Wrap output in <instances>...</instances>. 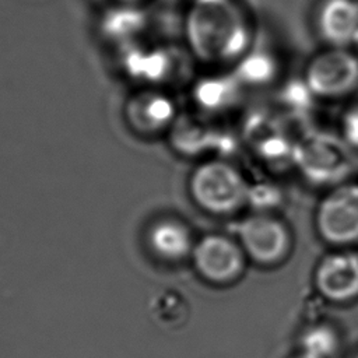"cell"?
<instances>
[{"instance_id":"obj_1","label":"cell","mask_w":358,"mask_h":358,"mask_svg":"<svg viewBox=\"0 0 358 358\" xmlns=\"http://www.w3.org/2000/svg\"><path fill=\"white\" fill-rule=\"evenodd\" d=\"M185 36L193 57L208 66L236 64L253 46L249 20L232 0H194Z\"/></svg>"},{"instance_id":"obj_2","label":"cell","mask_w":358,"mask_h":358,"mask_svg":"<svg viewBox=\"0 0 358 358\" xmlns=\"http://www.w3.org/2000/svg\"><path fill=\"white\" fill-rule=\"evenodd\" d=\"M187 187L193 203L213 215H232L249 204V180L239 168L222 158L197 164Z\"/></svg>"},{"instance_id":"obj_3","label":"cell","mask_w":358,"mask_h":358,"mask_svg":"<svg viewBox=\"0 0 358 358\" xmlns=\"http://www.w3.org/2000/svg\"><path fill=\"white\" fill-rule=\"evenodd\" d=\"M315 229L327 245L352 248L358 243V182H340L324 193L315 208Z\"/></svg>"},{"instance_id":"obj_4","label":"cell","mask_w":358,"mask_h":358,"mask_svg":"<svg viewBox=\"0 0 358 358\" xmlns=\"http://www.w3.org/2000/svg\"><path fill=\"white\" fill-rule=\"evenodd\" d=\"M303 84L312 96L320 99L354 94L358 90V55L352 48L327 46L308 60Z\"/></svg>"},{"instance_id":"obj_5","label":"cell","mask_w":358,"mask_h":358,"mask_svg":"<svg viewBox=\"0 0 358 358\" xmlns=\"http://www.w3.org/2000/svg\"><path fill=\"white\" fill-rule=\"evenodd\" d=\"M235 238L248 260L262 267L281 264L292 249V234L288 225L268 211H256L241 220Z\"/></svg>"},{"instance_id":"obj_6","label":"cell","mask_w":358,"mask_h":358,"mask_svg":"<svg viewBox=\"0 0 358 358\" xmlns=\"http://www.w3.org/2000/svg\"><path fill=\"white\" fill-rule=\"evenodd\" d=\"M343 138L308 133L295 141L292 165L310 182L334 186L344 182L351 159Z\"/></svg>"},{"instance_id":"obj_7","label":"cell","mask_w":358,"mask_h":358,"mask_svg":"<svg viewBox=\"0 0 358 358\" xmlns=\"http://www.w3.org/2000/svg\"><path fill=\"white\" fill-rule=\"evenodd\" d=\"M192 264L207 282L227 285L245 273L248 257L238 239L224 234H207L194 242Z\"/></svg>"},{"instance_id":"obj_8","label":"cell","mask_w":358,"mask_h":358,"mask_svg":"<svg viewBox=\"0 0 358 358\" xmlns=\"http://www.w3.org/2000/svg\"><path fill=\"white\" fill-rule=\"evenodd\" d=\"M313 284L317 294L336 303L358 299V250L340 248L316 264Z\"/></svg>"},{"instance_id":"obj_9","label":"cell","mask_w":358,"mask_h":358,"mask_svg":"<svg viewBox=\"0 0 358 358\" xmlns=\"http://www.w3.org/2000/svg\"><path fill=\"white\" fill-rule=\"evenodd\" d=\"M316 27L327 46L352 48L358 36V1L323 0L317 10Z\"/></svg>"},{"instance_id":"obj_10","label":"cell","mask_w":358,"mask_h":358,"mask_svg":"<svg viewBox=\"0 0 358 358\" xmlns=\"http://www.w3.org/2000/svg\"><path fill=\"white\" fill-rule=\"evenodd\" d=\"M196 239L190 228L180 220L169 218L158 222L151 232V246L155 253L168 262L190 257Z\"/></svg>"},{"instance_id":"obj_11","label":"cell","mask_w":358,"mask_h":358,"mask_svg":"<svg viewBox=\"0 0 358 358\" xmlns=\"http://www.w3.org/2000/svg\"><path fill=\"white\" fill-rule=\"evenodd\" d=\"M239 80L234 76H210L196 83L192 96L201 109L221 112L235 103L241 88Z\"/></svg>"},{"instance_id":"obj_12","label":"cell","mask_w":358,"mask_h":358,"mask_svg":"<svg viewBox=\"0 0 358 358\" xmlns=\"http://www.w3.org/2000/svg\"><path fill=\"white\" fill-rule=\"evenodd\" d=\"M338 347V331L327 323H315L306 327L298 341V352L308 358H333Z\"/></svg>"},{"instance_id":"obj_13","label":"cell","mask_w":358,"mask_h":358,"mask_svg":"<svg viewBox=\"0 0 358 358\" xmlns=\"http://www.w3.org/2000/svg\"><path fill=\"white\" fill-rule=\"evenodd\" d=\"M235 77L241 84L248 85H263L271 81L277 74V62L273 56L264 50L255 49L250 50L234 64Z\"/></svg>"},{"instance_id":"obj_14","label":"cell","mask_w":358,"mask_h":358,"mask_svg":"<svg viewBox=\"0 0 358 358\" xmlns=\"http://www.w3.org/2000/svg\"><path fill=\"white\" fill-rule=\"evenodd\" d=\"M152 315L159 326L176 329L187 322L189 306L182 295L168 292L158 298L157 305L152 309Z\"/></svg>"},{"instance_id":"obj_15","label":"cell","mask_w":358,"mask_h":358,"mask_svg":"<svg viewBox=\"0 0 358 358\" xmlns=\"http://www.w3.org/2000/svg\"><path fill=\"white\" fill-rule=\"evenodd\" d=\"M340 136L343 141L358 150V102L351 103L341 115Z\"/></svg>"},{"instance_id":"obj_16","label":"cell","mask_w":358,"mask_h":358,"mask_svg":"<svg viewBox=\"0 0 358 358\" xmlns=\"http://www.w3.org/2000/svg\"><path fill=\"white\" fill-rule=\"evenodd\" d=\"M352 49H354L355 53L358 55V36H357V39H355V42H354V45H352Z\"/></svg>"},{"instance_id":"obj_17","label":"cell","mask_w":358,"mask_h":358,"mask_svg":"<svg viewBox=\"0 0 358 358\" xmlns=\"http://www.w3.org/2000/svg\"><path fill=\"white\" fill-rule=\"evenodd\" d=\"M291 358H308V357H305V355H302V354H299V352H296L295 355H292Z\"/></svg>"},{"instance_id":"obj_18","label":"cell","mask_w":358,"mask_h":358,"mask_svg":"<svg viewBox=\"0 0 358 358\" xmlns=\"http://www.w3.org/2000/svg\"><path fill=\"white\" fill-rule=\"evenodd\" d=\"M354 358H358V354H357V355H355V357H354Z\"/></svg>"}]
</instances>
